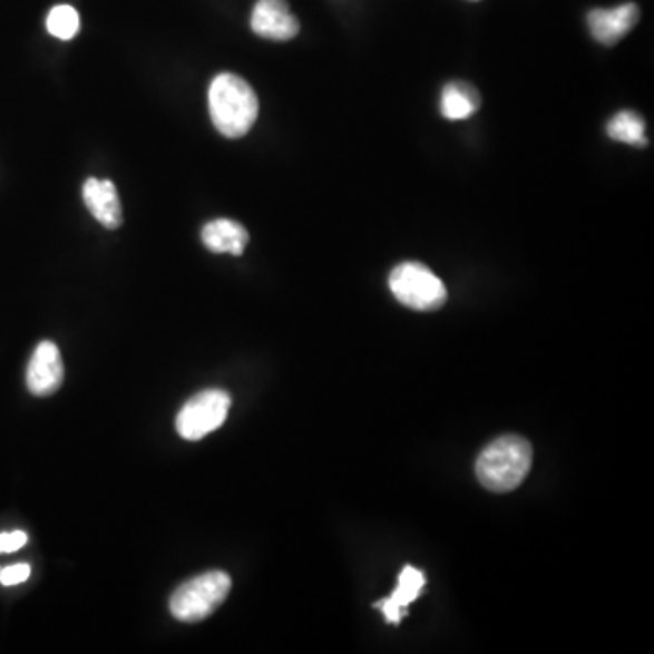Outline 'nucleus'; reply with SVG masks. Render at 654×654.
Here are the masks:
<instances>
[{
    "instance_id": "13",
    "label": "nucleus",
    "mask_w": 654,
    "mask_h": 654,
    "mask_svg": "<svg viewBox=\"0 0 654 654\" xmlns=\"http://www.w3.org/2000/svg\"><path fill=\"white\" fill-rule=\"evenodd\" d=\"M607 135L616 143L631 144V146L647 144L644 118L635 111H621L611 118L607 124Z\"/></svg>"
},
{
    "instance_id": "11",
    "label": "nucleus",
    "mask_w": 654,
    "mask_h": 654,
    "mask_svg": "<svg viewBox=\"0 0 654 654\" xmlns=\"http://www.w3.org/2000/svg\"><path fill=\"white\" fill-rule=\"evenodd\" d=\"M202 242L209 252L241 256L250 242V233L238 222L218 218L204 226Z\"/></svg>"
},
{
    "instance_id": "16",
    "label": "nucleus",
    "mask_w": 654,
    "mask_h": 654,
    "mask_svg": "<svg viewBox=\"0 0 654 654\" xmlns=\"http://www.w3.org/2000/svg\"><path fill=\"white\" fill-rule=\"evenodd\" d=\"M28 535L25 531L2 533L0 535V553H16L26 546Z\"/></svg>"
},
{
    "instance_id": "12",
    "label": "nucleus",
    "mask_w": 654,
    "mask_h": 654,
    "mask_svg": "<svg viewBox=\"0 0 654 654\" xmlns=\"http://www.w3.org/2000/svg\"><path fill=\"white\" fill-rule=\"evenodd\" d=\"M480 108V95L468 82H451L442 89L440 111L448 120H466Z\"/></svg>"
},
{
    "instance_id": "15",
    "label": "nucleus",
    "mask_w": 654,
    "mask_h": 654,
    "mask_svg": "<svg viewBox=\"0 0 654 654\" xmlns=\"http://www.w3.org/2000/svg\"><path fill=\"white\" fill-rule=\"evenodd\" d=\"M31 575V567L28 564H17V566L6 567L0 570V584L6 587L17 586L28 580Z\"/></svg>"
},
{
    "instance_id": "9",
    "label": "nucleus",
    "mask_w": 654,
    "mask_h": 654,
    "mask_svg": "<svg viewBox=\"0 0 654 654\" xmlns=\"http://www.w3.org/2000/svg\"><path fill=\"white\" fill-rule=\"evenodd\" d=\"M86 207L97 221L108 230H117L123 224V207L118 201L117 187L111 180L88 178L82 189Z\"/></svg>"
},
{
    "instance_id": "2",
    "label": "nucleus",
    "mask_w": 654,
    "mask_h": 654,
    "mask_svg": "<svg viewBox=\"0 0 654 654\" xmlns=\"http://www.w3.org/2000/svg\"><path fill=\"white\" fill-rule=\"evenodd\" d=\"M531 463V443L518 435H506L489 443L480 453L477 477L489 491H513L526 480Z\"/></svg>"
},
{
    "instance_id": "10",
    "label": "nucleus",
    "mask_w": 654,
    "mask_h": 654,
    "mask_svg": "<svg viewBox=\"0 0 654 654\" xmlns=\"http://www.w3.org/2000/svg\"><path fill=\"white\" fill-rule=\"evenodd\" d=\"M423 584H426V578H423L422 570L411 566L403 567L399 575V586L394 589L393 595L377 604V607L384 613L389 624H400V621L408 613V605L417 601L422 593Z\"/></svg>"
},
{
    "instance_id": "3",
    "label": "nucleus",
    "mask_w": 654,
    "mask_h": 654,
    "mask_svg": "<svg viewBox=\"0 0 654 654\" xmlns=\"http://www.w3.org/2000/svg\"><path fill=\"white\" fill-rule=\"evenodd\" d=\"M230 590V575L222 570H209L178 587L169 601V609L178 622L195 624L206 621L207 616H212L226 602Z\"/></svg>"
},
{
    "instance_id": "6",
    "label": "nucleus",
    "mask_w": 654,
    "mask_h": 654,
    "mask_svg": "<svg viewBox=\"0 0 654 654\" xmlns=\"http://www.w3.org/2000/svg\"><path fill=\"white\" fill-rule=\"evenodd\" d=\"M62 382H65V364H62L59 348L50 340H45L31 354L30 364L26 371V384L35 397H50L59 391Z\"/></svg>"
},
{
    "instance_id": "5",
    "label": "nucleus",
    "mask_w": 654,
    "mask_h": 654,
    "mask_svg": "<svg viewBox=\"0 0 654 654\" xmlns=\"http://www.w3.org/2000/svg\"><path fill=\"white\" fill-rule=\"evenodd\" d=\"M232 397L222 389H207L184 403L177 414V431L184 440L197 442L226 422Z\"/></svg>"
},
{
    "instance_id": "14",
    "label": "nucleus",
    "mask_w": 654,
    "mask_h": 654,
    "mask_svg": "<svg viewBox=\"0 0 654 654\" xmlns=\"http://www.w3.org/2000/svg\"><path fill=\"white\" fill-rule=\"evenodd\" d=\"M46 28L60 40L74 39L79 33L80 17L75 8L68 4L55 6L46 19Z\"/></svg>"
},
{
    "instance_id": "4",
    "label": "nucleus",
    "mask_w": 654,
    "mask_h": 654,
    "mask_svg": "<svg viewBox=\"0 0 654 654\" xmlns=\"http://www.w3.org/2000/svg\"><path fill=\"white\" fill-rule=\"evenodd\" d=\"M389 287L400 304L414 311H437L448 301L443 282L419 262H403L389 276Z\"/></svg>"
},
{
    "instance_id": "8",
    "label": "nucleus",
    "mask_w": 654,
    "mask_h": 654,
    "mask_svg": "<svg viewBox=\"0 0 654 654\" xmlns=\"http://www.w3.org/2000/svg\"><path fill=\"white\" fill-rule=\"evenodd\" d=\"M638 19V6L627 2L611 10L590 11L587 16V25L595 40L604 46H613L635 28Z\"/></svg>"
},
{
    "instance_id": "1",
    "label": "nucleus",
    "mask_w": 654,
    "mask_h": 654,
    "mask_svg": "<svg viewBox=\"0 0 654 654\" xmlns=\"http://www.w3.org/2000/svg\"><path fill=\"white\" fill-rule=\"evenodd\" d=\"M209 114L224 137H244L258 117L255 89L238 75H217L209 86Z\"/></svg>"
},
{
    "instance_id": "7",
    "label": "nucleus",
    "mask_w": 654,
    "mask_h": 654,
    "mask_svg": "<svg viewBox=\"0 0 654 654\" xmlns=\"http://www.w3.org/2000/svg\"><path fill=\"white\" fill-rule=\"evenodd\" d=\"M252 30L264 39L284 42L295 39L301 25L285 0H258L253 8Z\"/></svg>"
}]
</instances>
